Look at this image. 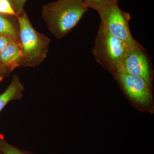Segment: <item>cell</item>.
Returning <instances> with one entry per match:
<instances>
[{
  "instance_id": "6",
  "label": "cell",
  "mask_w": 154,
  "mask_h": 154,
  "mask_svg": "<svg viewBox=\"0 0 154 154\" xmlns=\"http://www.w3.org/2000/svg\"><path fill=\"white\" fill-rule=\"evenodd\" d=\"M115 74L127 94L135 102L142 105L150 103L149 85L143 79L128 73L121 69Z\"/></svg>"
},
{
  "instance_id": "2",
  "label": "cell",
  "mask_w": 154,
  "mask_h": 154,
  "mask_svg": "<svg viewBox=\"0 0 154 154\" xmlns=\"http://www.w3.org/2000/svg\"><path fill=\"white\" fill-rule=\"evenodd\" d=\"M17 19L22 51L21 66H38L47 56L50 39L35 30L25 11Z\"/></svg>"
},
{
  "instance_id": "17",
  "label": "cell",
  "mask_w": 154,
  "mask_h": 154,
  "mask_svg": "<svg viewBox=\"0 0 154 154\" xmlns=\"http://www.w3.org/2000/svg\"><path fill=\"white\" fill-rule=\"evenodd\" d=\"M0 154H1V152H0Z\"/></svg>"
},
{
  "instance_id": "12",
  "label": "cell",
  "mask_w": 154,
  "mask_h": 154,
  "mask_svg": "<svg viewBox=\"0 0 154 154\" xmlns=\"http://www.w3.org/2000/svg\"><path fill=\"white\" fill-rule=\"evenodd\" d=\"M0 14L11 15L17 18L18 17L13 6L8 0H0Z\"/></svg>"
},
{
  "instance_id": "10",
  "label": "cell",
  "mask_w": 154,
  "mask_h": 154,
  "mask_svg": "<svg viewBox=\"0 0 154 154\" xmlns=\"http://www.w3.org/2000/svg\"><path fill=\"white\" fill-rule=\"evenodd\" d=\"M0 152L2 154H33L10 144L2 134H0Z\"/></svg>"
},
{
  "instance_id": "5",
  "label": "cell",
  "mask_w": 154,
  "mask_h": 154,
  "mask_svg": "<svg viewBox=\"0 0 154 154\" xmlns=\"http://www.w3.org/2000/svg\"><path fill=\"white\" fill-rule=\"evenodd\" d=\"M149 58L145 48L137 42L134 46L128 48L119 69L141 77L150 86L151 73Z\"/></svg>"
},
{
  "instance_id": "7",
  "label": "cell",
  "mask_w": 154,
  "mask_h": 154,
  "mask_svg": "<svg viewBox=\"0 0 154 154\" xmlns=\"http://www.w3.org/2000/svg\"><path fill=\"white\" fill-rule=\"evenodd\" d=\"M22 51L19 40H12L0 53V66L12 71L21 66Z\"/></svg>"
},
{
  "instance_id": "3",
  "label": "cell",
  "mask_w": 154,
  "mask_h": 154,
  "mask_svg": "<svg viewBox=\"0 0 154 154\" xmlns=\"http://www.w3.org/2000/svg\"><path fill=\"white\" fill-rule=\"evenodd\" d=\"M128 47L100 24L92 53L97 61L116 73L121 67Z\"/></svg>"
},
{
  "instance_id": "4",
  "label": "cell",
  "mask_w": 154,
  "mask_h": 154,
  "mask_svg": "<svg viewBox=\"0 0 154 154\" xmlns=\"http://www.w3.org/2000/svg\"><path fill=\"white\" fill-rule=\"evenodd\" d=\"M101 24L112 35L123 42L128 48L137 43L129 28L131 16L122 10L117 4L109 5L97 10Z\"/></svg>"
},
{
  "instance_id": "1",
  "label": "cell",
  "mask_w": 154,
  "mask_h": 154,
  "mask_svg": "<svg viewBox=\"0 0 154 154\" xmlns=\"http://www.w3.org/2000/svg\"><path fill=\"white\" fill-rule=\"evenodd\" d=\"M88 10L82 0H57L43 6L42 16L50 32L60 39L78 25Z\"/></svg>"
},
{
  "instance_id": "9",
  "label": "cell",
  "mask_w": 154,
  "mask_h": 154,
  "mask_svg": "<svg viewBox=\"0 0 154 154\" xmlns=\"http://www.w3.org/2000/svg\"><path fill=\"white\" fill-rule=\"evenodd\" d=\"M0 35L7 36L12 40H19V30L11 21L1 14Z\"/></svg>"
},
{
  "instance_id": "13",
  "label": "cell",
  "mask_w": 154,
  "mask_h": 154,
  "mask_svg": "<svg viewBox=\"0 0 154 154\" xmlns=\"http://www.w3.org/2000/svg\"><path fill=\"white\" fill-rule=\"evenodd\" d=\"M27 1V0H12L11 5L18 17L19 15L25 12L24 6Z\"/></svg>"
},
{
  "instance_id": "15",
  "label": "cell",
  "mask_w": 154,
  "mask_h": 154,
  "mask_svg": "<svg viewBox=\"0 0 154 154\" xmlns=\"http://www.w3.org/2000/svg\"><path fill=\"white\" fill-rule=\"evenodd\" d=\"M12 72L9 69L3 66H0V82L2 81L4 77L7 76Z\"/></svg>"
},
{
  "instance_id": "8",
  "label": "cell",
  "mask_w": 154,
  "mask_h": 154,
  "mask_svg": "<svg viewBox=\"0 0 154 154\" xmlns=\"http://www.w3.org/2000/svg\"><path fill=\"white\" fill-rule=\"evenodd\" d=\"M25 88L19 76L14 75L11 84L5 91L0 95V112L12 101L22 99Z\"/></svg>"
},
{
  "instance_id": "14",
  "label": "cell",
  "mask_w": 154,
  "mask_h": 154,
  "mask_svg": "<svg viewBox=\"0 0 154 154\" xmlns=\"http://www.w3.org/2000/svg\"><path fill=\"white\" fill-rule=\"evenodd\" d=\"M12 40H12L7 36L0 35V53Z\"/></svg>"
},
{
  "instance_id": "11",
  "label": "cell",
  "mask_w": 154,
  "mask_h": 154,
  "mask_svg": "<svg viewBox=\"0 0 154 154\" xmlns=\"http://www.w3.org/2000/svg\"><path fill=\"white\" fill-rule=\"evenodd\" d=\"M82 1L88 8H92L97 11L109 5L117 4L119 0H82Z\"/></svg>"
},
{
  "instance_id": "16",
  "label": "cell",
  "mask_w": 154,
  "mask_h": 154,
  "mask_svg": "<svg viewBox=\"0 0 154 154\" xmlns=\"http://www.w3.org/2000/svg\"><path fill=\"white\" fill-rule=\"evenodd\" d=\"M8 1H9V2H10V3H11V2H12V0H8Z\"/></svg>"
}]
</instances>
